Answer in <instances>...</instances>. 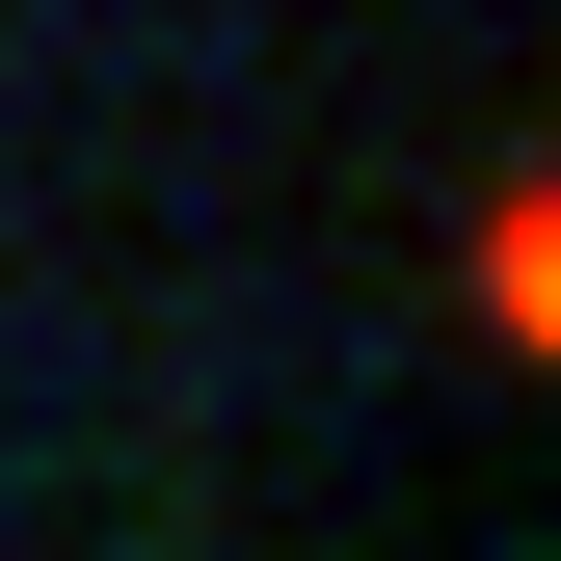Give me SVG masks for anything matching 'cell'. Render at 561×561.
Here are the masks:
<instances>
[{
  "mask_svg": "<svg viewBox=\"0 0 561 561\" xmlns=\"http://www.w3.org/2000/svg\"><path fill=\"white\" fill-rule=\"evenodd\" d=\"M481 347H561V187H481Z\"/></svg>",
  "mask_w": 561,
  "mask_h": 561,
  "instance_id": "cell-1",
  "label": "cell"
}]
</instances>
